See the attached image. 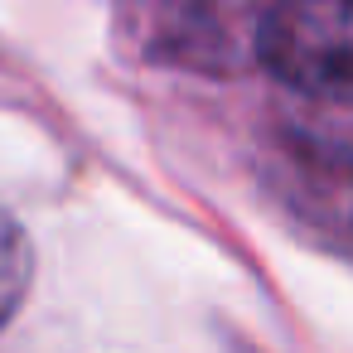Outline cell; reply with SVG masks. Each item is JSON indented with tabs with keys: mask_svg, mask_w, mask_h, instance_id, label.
<instances>
[{
	"mask_svg": "<svg viewBox=\"0 0 353 353\" xmlns=\"http://www.w3.org/2000/svg\"><path fill=\"white\" fill-rule=\"evenodd\" d=\"M256 59L276 83L314 102H348L353 88V20L348 0H276L261 15Z\"/></svg>",
	"mask_w": 353,
	"mask_h": 353,
	"instance_id": "6da1fadb",
	"label": "cell"
},
{
	"mask_svg": "<svg viewBox=\"0 0 353 353\" xmlns=\"http://www.w3.org/2000/svg\"><path fill=\"white\" fill-rule=\"evenodd\" d=\"M30 281H34V247L10 213H0V329L25 305Z\"/></svg>",
	"mask_w": 353,
	"mask_h": 353,
	"instance_id": "7a4b0ae2",
	"label": "cell"
}]
</instances>
